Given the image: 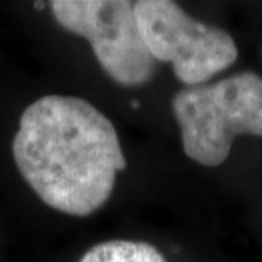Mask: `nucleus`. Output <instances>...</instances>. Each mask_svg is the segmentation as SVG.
Here are the masks:
<instances>
[{"label":"nucleus","instance_id":"f03ea898","mask_svg":"<svg viewBox=\"0 0 262 262\" xmlns=\"http://www.w3.org/2000/svg\"><path fill=\"white\" fill-rule=\"evenodd\" d=\"M172 111L184 154L204 167H218L228 159L237 136H262V77L242 72L182 89L172 99Z\"/></svg>","mask_w":262,"mask_h":262},{"label":"nucleus","instance_id":"f257e3e1","mask_svg":"<svg viewBox=\"0 0 262 262\" xmlns=\"http://www.w3.org/2000/svg\"><path fill=\"white\" fill-rule=\"evenodd\" d=\"M20 176L46 206L89 216L109 201L126 160L118 131L91 102L45 96L20 114L12 140Z\"/></svg>","mask_w":262,"mask_h":262},{"label":"nucleus","instance_id":"39448f33","mask_svg":"<svg viewBox=\"0 0 262 262\" xmlns=\"http://www.w3.org/2000/svg\"><path fill=\"white\" fill-rule=\"evenodd\" d=\"M78 262H167L154 245L138 240H107L89 249Z\"/></svg>","mask_w":262,"mask_h":262},{"label":"nucleus","instance_id":"7ed1b4c3","mask_svg":"<svg viewBox=\"0 0 262 262\" xmlns=\"http://www.w3.org/2000/svg\"><path fill=\"white\" fill-rule=\"evenodd\" d=\"M135 14L154 60L170 63L187 87L203 85L237 60V45L227 31L192 19L176 2L140 0Z\"/></svg>","mask_w":262,"mask_h":262},{"label":"nucleus","instance_id":"20e7f679","mask_svg":"<svg viewBox=\"0 0 262 262\" xmlns=\"http://www.w3.org/2000/svg\"><path fill=\"white\" fill-rule=\"evenodd\" d=\"M56 23L85 38L99 65L119 85H143L154 77V56L141 36L135 2L128 0H55Z\"/></svg>","mask_w":262,"mask_h":262}]
</instances>
